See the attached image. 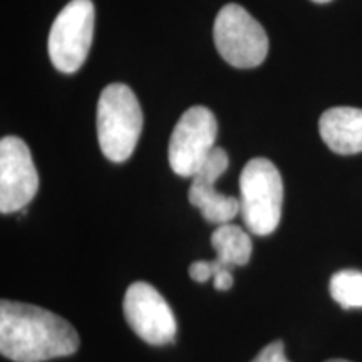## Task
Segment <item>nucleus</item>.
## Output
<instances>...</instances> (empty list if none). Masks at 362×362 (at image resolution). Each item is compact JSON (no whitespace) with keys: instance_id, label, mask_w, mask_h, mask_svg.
Segmentation results:
<instances>
[{"instance_id":"12","label":"nucleus","mask_w":362,"mask_h":362,"mask_svg":"<svg viewBox=\"0 0 362 362\" xmlns=\"http://www.w3.org/2000/svg\"><path fill=\"white\" fill-rule=\"evenodd\" d=\"M329 288L334 300L344 309H359L362 307V272H337L330 279Z\"/></svg>"},{"instance_id":"4","label":"nucleus","mask_w":362,"mask_h":362,"mask_svg":"<svg viewBox=\"0 0 362 362\" xmlns=\"http://www.w3.org/2000/svg\"><path fill=\"white\" fill-rule=\"evenodd\" d=\"M214 40L220 56L238 69L260 66L269 52L265 29L238 4H228L218 12Z\"/></svg>"},{"instance_id":"9","label":"nucleus","mask_w":362,"mask_h":362,"mask_svg":"<svg viewBox=\"0 0 362 362\" xmlns=\"http://www.w3.org/2000/svg\"><path fill=\"white\" fill-rule=\"evenodd\" d=\"M228 168V155L223 148L215 146L210 156L192 176L189 203L202 211L203 218L210 223H230L240 214V200L216 192L215 183Z\"/></svg>"},{"instance_id":"17","label":"nucleus","mask_w":362,"mask_h":362,"mask_svg":"<svg viewBox=\"0 0 362 362\" xmlns=\"http://www.w3.org/2000/svg\"><path fill=\"white\" fill-rule=\"evenodd\" d=\"M312 2H317V4H325V2H330V0H312Z\"/></svg>"},{"instance_id":"15","label":"nucleus","mask_w":362,"mask_h":362,"mask_svg":"<svg viewBox=\"0 0 362 362\" xmlns=\"http://www.w3.org/2000/svg\"><path fill=\"white\" fill-rule=\"evenodd\" d=\"M214 287L216 291H230L233 287V275L230 270H221L214 277Z\"/></svg>"},{"instance_id":"16","label":"nucleus","mask_w":362,"mask_h":362,"mask_svg":"<svg viewBox=\"0 0 362 362\" xmlns=\"http://www.w3.org/2000/svg\"><path fill=\"white\" fill-rule=\"evenodd\" d=\"M325 362H351V361H346V359H330V361H325Z\"/></svg>"},{"instance_id":"13","label":"nucleus","mask_w":362,"mask_h":362,"mask_svg":"<svg viewBox=\"0 0 362 362\" xmlns=\"http://www.w3.org/2000/svg\"><path fill=\"white\" fill-rule=\"evenodd\" d=\"M252 362H291L285 357V346L282 341H275L269 344L259 352Z\"/></svg>"},{"instance_id":"5","label":"nucleus","mask_w":362,"mask_h":362,"mask_svg":"<svg viewBox=\"0 0 362 362\" xmlns=\"http://www.w3.org/2000/svg\"><path fill=\"white\" fill-rule=\"evenodd\" d=\"M94 34V4L71 0L57 13L49 33V57L64 74L79 71L88 59Z\"/></svg>"},{"instance_id":"8","label":"nucleus","mask_w":362,"mask_h":362,"mask_svg":"<svg viewBox=\"0 0 362 362\" xmlns=\"http://www.w3.org/2000/svg\"><path fill=\"white\" fill-rule=\"evenodd\" d=\"M124 317L134 334L151 346H166L176 337V319L168 302L153 285L131 284L124 296Z\"/></svg>"},{"instance_id":"14","label":"nucleus","mask_w":362,"mask_h":362,"mask_svg":"<svg viewBox=\"0 0 362 362\" xmlns=\"http://www.w3.org/2000/svg\"><path fill=\"white\" fill-rule=\"evenodd\" d=\"M189 277H192L194 282H200V284L206 282L208 279H214V272H211L210 262L198 260L189 265Z\"/></svg>"},{"instance_id":"2","label":"nucleus","mask_w":362,"mask_h":362,"mask_svg":"<svg viewBox=\"0 0 362 362\" xmlns=\"http://www.w3.org/2000/svg\"><path fill=\"white\" fill-rule=\"evenodd\" d=\"M143 131V111L126 84H110L98 101V141L110 161L123 163L133 155Z\"/></svg>"},{"instance_id":"10","label":"nucleus","mask_w":362,"mask_h":362,"mask_svg":"<svg viewBox=\"0 0 362 362\" xmlns=\"http://www.w3.org/2000/svg\"><path fill=\"white\" fill-rule=\"evenodd\" d=\"M319 131L324 143L337 155H356L362 151V110L330 107L320 116Z\"/></svg>"},{"instance_id":"1","label":"nucleus","mask_w":362,"mask_h":362,"mask_svg":"<svg viewBox=\"0 0 362 362\" xmlns=\"http://www.w3.org/2000/svg\"><path fill=\"white\" fill-rule=\"evenodd\" d=\"M79 336L66 319L42 307L2 300L0 352L13 362H44L74 354Z\"/></svg>"},{"instance_id":"3","label":"nucleus","mask_w":362,"mask_h":362,"mask_svg":"<svg viewBox=\"0 0 362 362\" xmlns=\"http://www.w3.org/2000/svg\"><path fill=\"white\" fill-rule=\"evenodd\" d=\"M284 181L277 166L267 158H253L240 175V214L248 232L274 233L280 223Z\"/></svg>"},{"instance_id":"11","label":"nucleus","mask_w":362,"mask_h":362,"mask_svg":"<svg viewBox=\"0 0 362 362\" xmlns=\"http://www.w3.org/2000/svg\"><path fill=\"white\" fill-rule=\"evenodd\" d=\"M211 247L216 252V262L223 269L243 267L250 262L252 240L243 228L223 223L211 233Z\"/></svg>"},{"instance_id":"6","label":"nucleus","mask_w":362,"mask_h":362,"mask_svg":"<svg viewBox=\"0 0 362 362\" xmlns=\"http://www.w3.org/2000/svg\"><path fill=\"white\" fill-rule=\"evenodd\" d=\"M218 123L205 106H192L181 115L170 138L168 160L171 170L192 178L214 151Z\"/></svg>"},{"instance_id":"7","label":"nucleus","mask_w":362,"mask_h":362,"mask_svg":"<svg viewBox=\"0 0 362 362\" xmlns=\"http://www.w3.org/2000/svg\"><path fill=\"white\" fill-rule=\"evenodd\" d=\"M39 189V176L24 139L4 136L0 141V211L24 210Z\"/></svg>"}]
</instances>
